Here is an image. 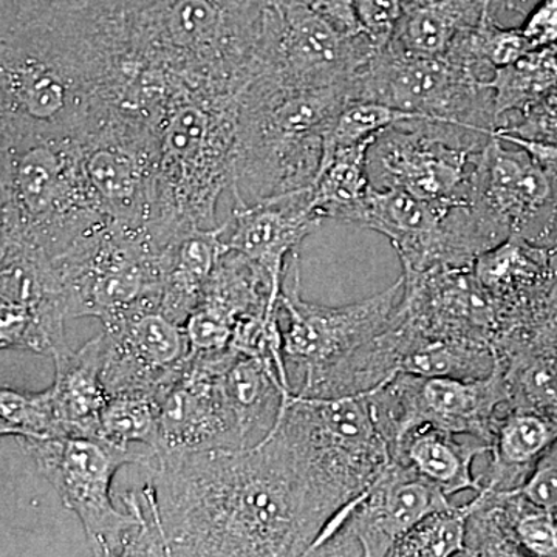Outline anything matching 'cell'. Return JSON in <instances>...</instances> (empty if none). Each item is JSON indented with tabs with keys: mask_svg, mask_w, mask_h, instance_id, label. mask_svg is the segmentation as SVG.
<instances>
[{
	"mask_svg": "<svg viewBox=\"0 0 557 557\" xmlns=\"http://www.w3.org/2000/svg\"><path fill=\"white\" fill-rule=\"evenodd\" d=\"M146 468L137 494L156 556H307L332 520L273 434Z\"/></svg>",
	"mask_w": 557,
	"mask_h": 557,
	"instance_id": "obj_1",
	"label": "cell"
},
{
	"mask_svg": "<svg viewBox=\"0 0 557 557\" xmlns=\"http://www.w3.org/2000/svg\"><path fill=\"white\" fill-rule=\"evenodd\" d=\"M405 278L358 302L329 307L300 296L293 255L281 296L282 357L289 391L304 398L369 394L399 373L401 351L391 322Z\"/></svg>",
	"mask_w": 557,
	"mask_h": 557,
	"instance_id": "obj_2",
	"label": "cell"
},
{
	"mask_svg": "<svg viewBox=\"0 0 557 557\" xmlns=\"http://www.w3.org/2000/svg\"><path fill=\"white\" fill-rule=\"evenodd\" d=\"M239 95L183 87L161 110L148 223L160 248L189 231L218 226L220 196L234 180Z\"/></svg>",
	"mask_w": 557,
	"mask_h": 557,
	"instance_id": "obj_3",
	"label": "cell"
},
{
	"mask_svg": "<svg viewBox=\"0 0 557 557\" xmlns=\"http://www.w3.org/2000/svg\"><path fill=\"white\" fill-rule=\"evenodd\" d=\"M259 0H153L131 13L135 49L189 89L240 94L256 73Z\"/></svg>",
	"mask_w": 557,
	"mask_h": 557,
	"instance_id": "obj_4",
	"label": "cell"
},
{
	"mask_svg": "<svg viewBox=\"0 0 557 557\" xmlns=\"http://www.w3.org/2000/svg\"><path fill=\"white\" fill-rule=\"evenodd\" d=\"M348 100L347 87L295 90L249 81L239 95L231 186L236 203H256L313 185L325 134Z\"/></svg>",
	"mask_w": 557,
	"mask_h": 557,
	"instance_id": "obj_5",
	"label": "cell"
},
{
	"mask_svg": "<svg viewBox=\"0 0 557 557\" xmlns=\"http://www.w3.org/2000/svg\"><path fill=\"white\" fill-rule=\"evenodd\" d=\"M0 138L2 240L58 259L110 222L83 177L76 138Z\"/></svg>",
	"mask_w": 557,
	"mask_h": 557,
	"instance_id": "obj_6",
	"label": "cell"
},
{
	"mask_svg": "<svg viewBox=\"0 0 557 557\" xmlns=\"http://www.w3.org/2000/svg\"><path fill=\"white\" fill-rule=\"evenodd\" d=\"M271 434L332 520L392 460L368 394L343 398L292 395Z\"/></svg>",
	"mask_w": 557,
	"mask_h": 557,
	"instance_id": "obj_7",
	"label": "cell"
},
{
	"mask_svg": "<svg viewBox=\"0 0 557 557\" xmlns=\"http://www.w3.org/2000/svg\"><path fill=\"white\" fill-rule=\"evenodd\" d=\"M60 494L65 508L83 523L98 556H127L146 518L137 491L123 496L126 512L115 508L112 480L124 465L152 461V450L137 453L101 437L17 440Z\"/></svg>",
	"mask_w": 557,
	"mask_h": 557,
	"instance_id": "obj_8",
	"label": "cell"
},
{
	"mask_svg": "<svg viewBox=\"0 0 557 557\" xmlns=\"http://www.w3.org/2000/svg\"><path fill=\"white\" fill-rule=\"evenodd\" d=\"M54 262L69 319L95 318L108 325L137 311H159L161 248L148 226L108 222Z\"/></svg>",
	"mask_w": 557,
	"mask_h": 557,
	"instance_id": "obj_9",
	"label": "cell"
},
{
	"mask_svg": "<svg viewBox=\"0 0 557 557\" xmlns=\"http://www.w3.org/2000/svg\"><path fill=\"white\" fill-rule=\"evenodd\" d=\"M350 100L381 102L424 120L493 135V90L487 79L448 57H413L379 49L350 86Z\"/></svg>",
	"mask_w": 557,
	"mask_h": 557,
	"instance_id": "obj_10",
	"label": "cell"
},
{
	"mask_svg": "<svg viewBox=\"0 0 557 557\" xmlns=\"http://www.w3.org/2000/svg\"><path fill=\"white\" fill-rule=\"evenodd\" d=\"M491 137L434 120L403 121L380 132L370 145V183L442 207L465 203L471 199L480 152Z\"/></svg>",
	"mask_w": 557,
	"mask_h": 557,
	"instance_id": "obj_11",
	"label": "cell"
},
{
	"mask_svg": "<svg viewBox=\"0 0 557 557\" xmlns=\"http://www.w3.org/2000/svg\"><path fill=\"white\" fill-rule=\"evenodd\" d=\"M379 47L362 33L347 36L319 16L306 0L265 11L252 79L282 89L347 87Z\"/></svg>",
	"mask_w": 557,
	"mask_h": 557,
	"instance_id": "obj_12",
	"label": "cell"
},
{
	"mask_svg": "<svg viewBox=\"0 0 557 557\" xmlns=\"http://www.w3.org/2000/svg\"><path fill=\"white\" fill-rule=\"evenodd\" d=\"M368 398L388 446L423 426L474 435L491 445L498 413L508 403L498 361L487 379L474 381L398 373Z\"/></svg>",
	"mask_w": 557,
	"mask_h": 557,
	"instance_id": "obj_13",
	"label": "cell"
},
{
	"mask_svg": "<svg viewBox=\"0 0 557 557\" xmlns=\"http://www.w3.org/2000/svg\"><path fill=\"white\" fill-rule=\"evenodd\" d=\"M76 143L83 177L110 222L148 226L156 188V127L113 110Z\"/></svg>",
	"mask_w": 557,
	"mask_h": 557,
	"instance_id": "obj_14",
	"label": "cell"
},
{
	"mask_svg": "<svg viewBox=\"0 0 557 557\" xmlns=\"http://www.w3.org/2000/svg\"><path fill=\"white\" fill-rule=\"evenodd\" d=\"M453 505L408 465L391 460L372 485L325 527L307 556H391L421 519Z\"/></svg>",
	"mask_w": 557,
	"mask_h": 557,
	"instance_id": "obj_15",
	"label": "cell"
},
{
	"mask_svg": "<svg viewBox=\"0 0 557 557\" xmlns=\"http://www.w3.org/2000/svg\"><path fill=\"white\" fill-rule=\"evenodd\" d=\"M64 281L54 259L38 248L2 240L0 347L57 358L67 350Z\"/></svg>",
	"mask_w": 557,
	"mask_h": 557,
	"instance_id": "obj_16",
	"label": "cell"
},
{
	"mask_svg": "<svg viewBox=\"0 0 557 557\" xmlns=\"http://www.w3.org/2000/svg\"><path fill=\"white\" fill-rule=\"evenodd\" d=\"M471 201L508 237L552 248L557 178L515 143L490 138L472 177Z\"/></svg>",
	"mask_w": 557,
	"mask_h": 557,
	"instance_id": "obj_17",
	"label": "cell"
},
{
	"mask_svg": "<svg viewBox=\"0 0 557 557\" xmlns=\"http://www.w3.org/2000/svg\"><path fill=\"white\" fill-rule=\"evenodd\" d=\"M237 355L234 348L186 355L178 379L159 398V446L153 456L245 448L220 383Z\"/></svg>",
	"mask_w": 557,
	"mask_h": 557,
	"instance_id": "obj_18",
	"label": "cell"
},
{
	"mask_svg": "<svg viewBox=\"0 0 557 557\" xmlns=\"http://www.w3.org/2000/svg\"><path fill=\"white\" fill-rule=\"evenodd\" d=\"M101 379L109 398L137 395L159 399L182 372L188 355L183 325L145 310L104 325Z\"/></svg>",
	"mask_w": 557,
	"mask_h": 557,
	"instance_id": "obj_19",
	"label": "cell"
},
{
	"mask_svg": "<svg viewBox=\"0 0 557 557\" xmlns=\"http://www.w3.org/2000/svg\"><path fill=\"white\" fill-rule=\"evenodd\" d=\"M405 293L397 321L409 335L426 339H468L493 346L497 313L472 267H438L401 274Z\"/></svg>",
	"mask_w": 557,
	"mask_h": 557,
	"instance_id": "obj_20",
	"label": "cell"
},
{
	"mask_svg": "<svg viewBox=\"0 0 557 557\" xmlns=\"http://www.w3.org/2000/svg\"><path fill=\"white\" fill-rule=\"evenodd\" d=\"M321 222L311 207L309 186L256 203H236L225 239L230 248L258 263L284 288L289 259Z\"/></svg>",
	"mask_w": 557,
	"mask_h": 557,
	"instance_id": "obj_21",
	"label": "cell"
},
{
	"mask_svg": "<svg viewBox=\"0 0 557 557\" xmlns=\"http://www.w3.org/2000/svg\"><path fill=\"white\" fill-rule=\"evenodd\" d=\"M474 273L496 307L497 338L519 327L544 298L557 273L555 251L508 237L475 259Z\"/></svg>",
	"mask_w": 557,
	"mask_h": 557,
	"instance_id": "obj_22",
	"label": "cell"
},
{
	"mask_svg": "<svg viewBox=\"0 0 557 557\" xmlns=\"http://www.w3.org/2000/svg\"><path fill=\"white\" fill-rule=\"evenodd\" d=\"M230 220L214 228L189 231L161 248L159 311L183 325L203 299L209 277L222 258Z\"/></svg>",
	"mask_w": 557,
	"mask_h": 557,
	"instance_id": "obj_23",
	"label": "cell"
},
{
	"mask_svg": "<svg viewBox=\"0 0 557 557\" xmlns=\"http://www.w3.org/2000/svg\"><path fill=\"white\" fill-rule=\"evenodd\" d=\"M557 440V418L505 405L494 426L487 465L475 474L479 491L520 490Z\"/></svg>",
	"mask_w": 557,
	"mask_h": 557,
	"instance_id": "obj_24",
	"label": "cell"
},
{
	"mask_svg": "<svg viewBox=\"0 0 557 557\" xmlns=\"http://www.w3.org/2000/svg\"><path fill=\"white\" fill-rule=\"evenodd\" d=\"M53 361L57 372L47 391L65 438L98 437L101 413L109 401L101 379V333L78 350L67 348Z\"/></svg>",
	"mask_w": 557,
	"mask_h": 557,
	"instance_id": "obj_25",
	"label": "cell"
},
{
	"mask_svg": "<svg viewBox=\"0 0 557 557\" xmlns=\"http://www.w3.org/2000/svg\"><path fill=\"white\" fill-rule=\"evenodd\" d=\"M490 446L474 435L423 426L392 445L391 456L450 497L467 490L478 493L474 463L478 457L486 456Z\"/></svg>",
	"mask_w": 557,
	"mask_h": 557,
	"instance_id": "obj_26",
	"label": "cell"
},
{
	"mask_svg": "<svg viewBox=\"0 0 557 557\" xmlns=\"http://www.w3.org/2000/svg\"><path fill=\"white\" fill-rule=\"evenodd\" d=\"M220 383L239 423L245 448L269 437L293 395L276 362L242 354L223 373Z\"/></svg>",
	"mask_w": 557,
	"mask_h": 557,
	"instance_id": "obj_27",
	"label": "cell"
},
{
	"mask_svg": "<svg viewBox=\"0 0 557 557\" xmlns=\"http://www.w3.org/2000/svg\"><path fill=\"white\" fill-rule=\"evenodd\" d=\"M486 9L479 0H409L388 47L413 57H445Z\"/></svg>",
	"mask_w": 557,
	"mask_h": 557,
	"instance_id": "obj_28",
	"label": "cell"
},
{
	"mask_svg": "<svg viewBox=\"0 0 557 557\" xmlns=\"http://www.w3.org/2000/svg\"><path fill=\"white\" fill-rule=\"evenodd\" d=\"M403 344L401 370L410 375L437 379L483 380L497 368L491 344L468 339H426L409 335L395 318Z\"/></svg>",
	"mask_w": 557,
	"mask_h": 557,
	"instance_id": "obj_29",
	"label": "cell"
},
{
	"mask_svg": "<svg viewBox=\"0 0 557 557\" xmlns=\"http://www.w3.org/2000/svg\"><path fill=\"white\" fill-rule=\"evenodd\" d=\"M373 139L338 150L321 164L317 180L311 185V207L319 219L354 225L372 189L368 153Z\"/></svg>",
	"mask_w": 557,
	"mask_h": 557,
	"instance_id": "obj_30",
	"label": "cell"
},
{
	"mask_svg": "<svg viewBox=\"0 0 557 557\" xmlns=\"http://www.w3.org/2000/svg\"><path fill=\"white\" fill-rule=\"evenodd\" d=\"M520 491L482 490L468 502L463 556H525L516 536Z\"/></svg>",
	"mask_w": 557,
	"mask_h": 557,
	"instance_id": "obj_31",
	"label": "cell"
},
{
	"mask_svg": "<svg viewBox=\"0 0 557 557\" xmlns=\"http://www.w3.org/2000/svg\"><path fill=\"white\" fill-rule=\"evenodd\" d=\"M557 86V57L531 50L525 57L494 70L487 87L493 90L496 127L500 121L533 106Z\"/></svg>",
	"mask_w": 557,
	"mask_h": 557,
	"instance_id": "obj_32",
	"label": "cell"
},
{
	"mask_svg": "<svg viewBox=\"0 0 557 557\" xmlns=\"http://www.w3.org/2000/svg\"><path fill=\"white\" fill-rule=\"evenodd\" d=\"M496 357L508 405L557 418V354L518 350Z\"/></svg>",
	"mask_w": 557,
	"mask_h": 557,
	"instance_id": "obj_33",
	"label": "cell"
},
{
	"mask_svg": "<svg viewBox=\"0 0 557 557\" xmlns=\"http://www.w3.org/2000/svg\"><path fill=\"white\" fill-rule=\"evenodd\" d=\"M468 504L431 512L409 530L391 552L394 557L463 556Z\"/></svg>",
	"mask_w": 557,
	"mask_h": 557,
	"instance_id": "obj_34",
	"label": "cell"
},
{
	"mask_svg": "<svg viewBox=\"0 0 557 557\" xmlns=\"http://www.w3.org/2000/svg\"><path fill=\"white\" fill-rule=\"evenodd\" d=\"M160 403L153 397L109 398L101 413L98 437L131 448L132 443H141L156 453L159 446Z\"/></svg>",
	"mask_w": 557,
	"mask_h": 557,
	"instance_id": "obj_35",
	"label": "cell"
},
{
	"mask_svg": "<svg viewBox=\"0 0 557 557\" xmlns=\"http://www.w3.org/2000/svg\"><path fill=\"white\" fill-rule=\"evenodd\" d=\"M416 119H420V116L401 112V110L381 104V102L348 100L332 121L327 134H325L322 163L335 156L338 150L354 148V146L375 138L380 132L386 131L395 124Z\"/></svg>",
	"mask_w": 557,
	"mask_h": 557,
	"instance_id": "obj_36",
	"label": "cell"
},
{
	"mask_svg": "<svg viewBox=\"0 0 557 557\" xmlns=\"http://www.w3.org/2000/svg\"><path fill=\"white\" fill-rule=\"evenodd\" d=\"M0 432L16 440L65 438L49 391L0 388Z\"/></svg>",
	"mask_w": 557,
	"mask_h": 557,
	"instance_id": "obj_37",
	"label": "cell"
},
{
	"mask_svg": "<svg viewBox=\"0 0 557 557\" xmlns=\"http://www.w3.org/2000/svg\"><path fill=\"white\" fill-rule=\"evenodd\" d=\"M555 251V249H553ZM556 269L557 256L555 252ZM496 355L518 350L553 351L557 354V273L544 298L539 300L519 327L497 336L493 343Z\"/></svg>",
	"mask_w": 557,
	"mask_h": 557,
	"instance_id": "obj_38",
	"label": "cell"
},
{
	"mask_svg": "<svg viewBox=\"0 0 557 557\" xmlns=\"http://www.w3.org/2000/svg\"><path fill=\"white\" fill-rule=\"evenodd\" d=\"M516 536L525 556L557 557V520L520 493Z\"/></svg>",
	"mask_w": 557,
	"mask_h": 557,
	"instance_id": "obj_39",
	"label": "cell"
},
{
	"mask_svg": "<svg viewBox=\"0 0 557 557\" xmlns=\"http://www.w3.org/2000/svg\"><path fill=\"white\" fill-rule=\"evenodd\" d=\"M494 134L557 145V86L523 112L500 121Z\"/></svg>",
	"mask_w": 557,
	"mask_h": 557,
	"instance_id": "obj_40",
	"label": "cell"
},
{
	"mask_svg": "<svg viewBox=\"0 0 557 557\" xmlns=\"http://www.w3.org/2000/svg\"><path fill=\"white\" fill-rule=\"evenodd\" d=\"M362 32L379 49L391 44L409 0H354Z\"/></svg>",
	"mask_w": 557,
	"mask_h": 557,
	"instance_id": "obj_41",
	"label": "cell"
},
{
	"mask_svg": "<svg viewBox=\"0 0 557 557\" xmlns=\"http://www.w3.org/2000/svg\"><path fill=\"white\" fill-rule=\"evenodd\" d=\"M520 493L537 507L547 509L557 520V440L537 461Z\"/></svg>",
	"mask_w": 557,
	"mask_h": 557,
	"instance_id": "obj_42",
	"label": "cell"
},
{
	"mask_svg": "<svg viewBox=\"0 0 557 557\" xmlns=\"http://www.w3.org/2000/svg\"><path fill=\"white\" fill-rule=\"evenodd\" d=\"M83 0H0V30L46 20L54 13L73 9Z\"/></svg>",
	"mask_w": 557,
	"mask_h": 557,
	"instance_id": "obj_43",
	"label": "cell"
},
{
	"mask_svg": "<svg viewBox=\"0 0 557 557\" xmlns=\"http://www.w3.org/2000/svg\"><path fill=\"white\" fill-rule=\"evenodd\" d=\"M531 50H544L557 57V0H539L520 24Z\"/></svg>",
	"mask_w": 557,
	"mask_h": 557,
	"instance_id": "obj_44",
	"label": "cell"
},
{
	"mask_svg": "<svg viewBox=\"0 0 557 557\" xmlns=\"http://www.w3.org/2000/svg\"><path fill=\"white\" fill-rule=\"evenodd\" d=\"M307 3L344 35L357 36L364 33L354 0H307Z\"/></svg>",
	"mask_w": 557,
	"mask_h": 557,
	"instance_id": "obj_45",
	"label": "cell"
},
{
	"mask_svg": "<svg viewBox=\"0 0 557 557\" xmlns=\"http://www.w3.org/2000/svg\"><path fill=\"white\" fill-rule=\"evenodd\" d=\"M97 2L102 3V5H108L110 9L134 13V11L145 9V7L152 3L153 0H97Z\"/></svg>",
	"mask_w": 557,
	"mask_h": 557,
	"instance_id": "obj_46",
	"label": "cell"
},
{
	"mask_svg": "<svg viewBox=\"0 0 557 557\" xmlns=\"http://www.w3.org/2000/svg\"><path fill=\"white\" fill-rule=\"evenodd\" d=\"M552 248L555 249V252L557 256V218H556V223H555V231H553Z\"/></svg>",
	"mask_w": 557,
	"mask_h": 557,
	"instance_id": "obj_47",
	"label": "cell"
}]
</instances>
